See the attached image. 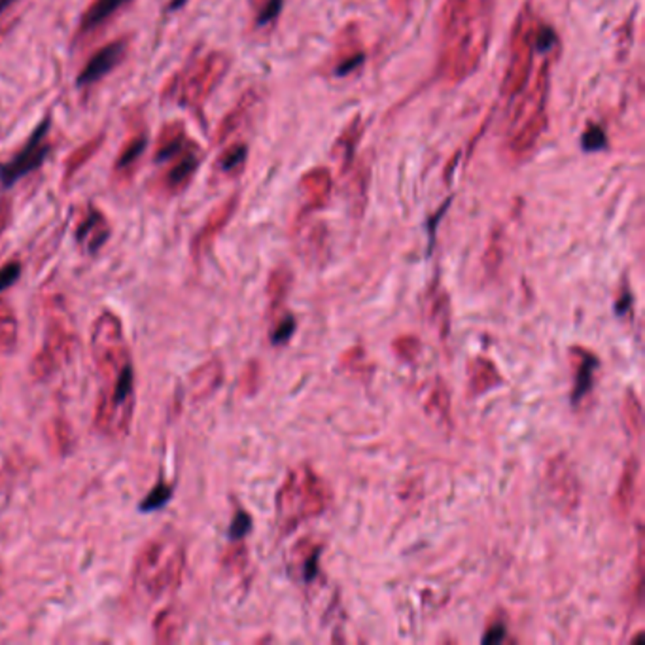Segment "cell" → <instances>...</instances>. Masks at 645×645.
Wrapping results in <instances>:
<instances>
[{"label": "cell", "instance_id": "cell-1", "mask_svg": "<svg viewBox=\"0 0 645 645\" xmlns=\"http://www.w3.org/2000/svg\"><path fill=\"white\" fill-rule=\"evenodd\" d=\"M101 394L95 426L106 436H125L135 413V369L118 316L105 311L91 333Z\"/></svg>", "mask_w": 645, "mask_h": 645}, {"label": "cell", "instance_id": "cell-2", "mask_svg": "<svg viewBox=\"0 0 645 645\" xmlns=\"http://www.w3.org/2000/svg\"><path fill=\"white\" fill-rule=\"evenodd\" d=\"M494 4L496 0H445L438 68L445 82H464L479 68L493 29Z\"/></svg>", "mask_w": 645, "mask_h": 645}, {"label": "cell", "instance_id": "cell-3", "mask_svg": "<svg viewBox=\"0 0 645 645\" xmlns=\"http://www.w3.org/2000/svg\"><path fill=\"white\" fill-rule=\"evenodd\" d=\"M553 58H545L525 93L509 108V152L525 159L536 148L547 128V99L551 89Z\"/></svg>", "mask_w": 645, "mask_h": 645}, {"label": "cell", "instance_id": "cell-4", "mask_svg": "<svg viewBox=\"0 0 645 645\" xmlns=\"http://www.w3.org/2000/svg\"><path fill=\"white\" fill-rule=\"evenodd\" d=\"M328 506V488L311 466H298L286 477L276 496V523L284 534L296 530L305 521L324 513Z\"/></svg>", "mask_w": 645, "mask_h": 645}, {"label": "cell", "instance_id": "cell-5", "mask_svg": "<svg viewBox=\"0 0 645 645\" xmlns=\"http://www.w3.org/2000/svg\"><path fill=\"white\" fill-rule=\"evenodd\" d=\"M184 547L169 532L152 540L136 560L135 581L150 598L175 593L184 573Z\"/></svg>", "mask_w": 645, "mask_h": 645}, {"label": "cell", "instance_id": "cell-6", "mask_svg": "<svg viewBox=\"0 0 645 645\" xmlns=\"http://www.w3.org/2000/svg\"><path fill=\"white\" fill-rule=\"evenodd\" d=\"M541 19L536 16L530 3H525L521 12L517 13L509 42V63L501 80V99L509 105L515 103L525 93L530 83L532 70H534V58L538 51V29Z\"/></svg>", "mask_w": 645, "mask_h": 645}, {"label": "cell", "instance_id": "cell-7", "mask_svg": "<svg viewBox=\"0 0 645 645\" xmlns=\"http://www.w3.org/2000/svg\"><path fill=\"white\" fill-rule=\"evenodd\" d=\"M545 486L558 511L573 513L581 503V483L566 455H556L545 468Z\"/></svg>", "mask_w": 645, "mask_h": 645}, {"label": "cell", "instance_id": "cell-8", "mask_svg": "<svg viewBox=\"0 0 645 645\" xmlns=\"http://www.w3.org/2000/svg\"><path fill=\"white\" fill-rule=\"evenodd\" d=\"M48 133H50V120H44L35 129L29 143L23 146L18 156L10 163L0 165V186L4 188L13 186L19 178L36 171L38 167L46 161L51 150L48 143Z\"/></svg>", "mask_w": 645, "mask_h": 645}, {"label": "cell", "instance_id": "cell-9", "mask_svg": "<svg viewBox=\"0 0 645 645\" xmlns=\"http://www.w3.org/2000/svg\"><path fill=\"white\" fill-rule=\"evenodd\" d=\"M228 68H229V59L226 55L210 53L208 58L199 61V65L191 70L190 76L182 82V93H180L182 103L190 105L203 103L208 93L218 86L221 76L228 73Z\"/></svg>", "mask_w": 645, "mask_h": 645}, {"label": "cell", "instance_id": "cell-10", "mask_svg": "<svg viewBox=\"0 0 645 645\" xmlns=\"http://www.w3.org/2000/svg\"><path fill=\"white\" fill-rule=\"evenodd\" d=\"M123 55H125V42L123 40L112 42V44L105 46L103 50H99L93 55L89 63L83 66L76 83L80 88H86V86H91V83H97L103 76H106L110 70L116 68V65L123 59Z\"/></svg>", "mask_w": 645, "mask_h": 645}, {"label": "cell", "instance_id": "cell-11", "mask_svg": "<svg viewBox=\"0 0 645 645\" xmlns=\"http://www.w3.org/2000/svg\"><path fill=\"white\" fill-rule=\"evenodd\" d=\"M331 186V173L326 167L308 169L299 180V190L305 198V213H313L324 206L330 201Z\"/></svg>", "mask_w": 645, "mask_h": 645}, {"label": "cell", "instance_id": "cell-12", "mask_svg": "<svg viewBox=\"0 0 645 645\" xmlns=\"http://www.w3.org/2000/svg\"><path fill=\"white\" fill-rule=\"evenodd\" d=\"M638 477H640V460L638 456H630L625 462L623 475L617 485L613 496V511L619 517H626L634 508L638 496Z\"/></svg>", "mask_w": 645, "mask_h": 645}, {"label": "cell", "instance_id": "cell-13", "mask_svg": "<svg viewBox=\"0 0 645 645\" xmlns=\"http://www.w3.org/2000/svg\"><path fill=\"white\" fill-rule=\"evenodd\" d=\"M68 346V338L61 328H51L48 333V339L42 353L36 356L33 363V373L38 378L48 377L55 368L59 366L61 358L65 356V350Z\"/></svg>", "mask_w": 645, "mask_h": 645}, {"label": "cell", "instance_id": "cell-14", "mask_svg": "<svg viewBox=\"0 0 645 645\" xmlns=\"http://www.w3.org/2000/svg\"><path fill=\"white\" fill-rule=\"evenodd\" d=\"M571 354L576 358V383L571 390V403L578 405L593 388L594 371L600 368V360L581 346H573Z\"/></svg>", "mask_w": 645, "mask_h": 645}, {"label": "cell", "instance_id": "cell-15", "mask_svg": "<svg viewBox=\"0 0 645 645\" xmlns=\"http://www.w3.org/2000/svg\"><path fill=\"white\" fill-rule=\"evenodd\" d=\"M363 135V123L360 116H354L353 121H350L346 128L343 129V133L335 140V144L331 148V156L333 159L339 163L341 173L348 171L350 165L354 161V153L358 150L360 138Z\"/></svg>", "mask_w": 645, "mask_h": 645}, {"label": "cell", "instance_id": "cell-16", "mask_svg": "<svg viewBox=\"0 0 645 645\" xmlns=\"http://www.w3.org/2000/svg\"><path fill=\"white\" fill-rule=\"evenodd\" d=\"M237 195H233L231 199H228L223 205H220L213 214H210V218L206 220L205 228L201 229V233L198 235V238H195V254H203V252L210 246V243L214 241V237L226 228V223L231 220L235 208H237Z\"/></svg>", "mask_w": 645, "mask_h": 645}, {"label": "cell", "instance_id": "cell-17", "mask_svg": "<svg viewBox=\"0 0 645 645\" xmlns=\"http://www.w3.org/2000/svg\"><path fill=\"white\" fill-rule=\"evenodd\" d=\"M468 375H470V390L473 396L486 394L488 390H493L501 383V375L494 366V361H490L488 358L483 356H477L470 361Z\"/></svg>", "mask_w": 645, "mask_h": 645}, {"label": "cell", "instance_id": "cell-18", "mask_svg": "<svg viewBox=\"0 0 645 645\" xmlns=\"http://www.w3.org/2000/svg\"><path fill=\"white\" fill-rule=\"evenodd\" d=\"M223 378V368L220 360H210L199 369H195L190 377V386L193 392V400H205L220 386Z\"/></svg>", "mask_w": 645, "mask_h": 645}, {"label": "cell", "instance_id": "cell-19", "mask_svg": "<svg viewBox=\"0 0 645 645\" xmlns=\"http://www.w3.org/2000/svg\"><path fill=\"white\" fill-rule=\"evenodd\" d=\"M108 235H110L108 223L103 218V214L97 213V210H93V213L86 218V221L82 223L80 229L76 231L78 243H82L83 246H86L88 252L99 250L106 243Z\"/></svg>", "mask_w": 645, "mask_h": 645}, {"label": "cell", "instance_id": "cell-20", "mask_svg": "<svg viewBox=\"0 0 645 645\" xmlns=\"http://www.w3.org/2000/svg\"><path fill=\"white\" fill-rule=\"evenodd\" d=\"M129 3H131V0H95V3L89 6V10L83 13L80 31L82 33L95 31L97 27H101L103 23H106L120 8H123L125 4H129Z\"/></svg>", "mask_w": 645, "mask_h": 645}, {"label": "cell", "instance_id": "cell-21", "mask_svg": "<svg viewBox=\"0 0 645 645\" xmlns=\"http://www.w3.org/2000/svg\"><path fill=\"white\" fill-rule=\"evenodd\" d=\"M201 158L198 156V152H182V158L178 159V163L173 167L171 173L167 175V186L171 190H180L188 184V180L193 176V173L198 171Z\"/></svg>", "mask_w": 645, "mask_h": 645}, {"label": "cell", "instance_id": "cell-22", "mask_svg": "<svg viewBox=\"0 0 645 645\" xmlns=\"http://www.w3.org/2000/svg\"><path fill=\"white\" fill-rule=\"evenodd\" d=\"M426 411L439 423H448L451 420V394L443 381H438L436 386L430 390V396L426 400Z\"/></svg>", "mask_w": 645, "mask_h": 645}, {"label": "cell", "instance_id": "cell-23", "mask_svg": "<svg viewBox=\"0 0 645 645\" xmlns=\"http://www.w3.org/2000/svg\"><path fill=\"white\" fill-rule=\"evenodd\" d=\"M254 103H256V95L252 93V91H248V93L243 97V99H241V103H238V105H237V106L229 112V114L226 116V120L221 121V125H220V131H218V140H220V143H221V140H226L231 133H235L238 128H241V123H243L245 116L248 114V110H250L252 106H254Z\"/></svg>", "mask_w": 645, "mask_h": 645}, {"label": "cell", "instance_id": "cell-24", "mask_svg": "<svg viewBox=\"0 0 645 645\" xmlns=\"http://www.w3.org/2000/svg\"><path fill=\"white\" fill-rule=\"evenodd\" d=\"M291 283H293V275L286 268V265H283V268H278V269H275L271 273L269 283H268V296H269V301H271L273 308L280 307L286 301V296H288V291L291 288Z\"/></svg>", "mask_w": 645, "mask_h": 645}, {"label": "cell", "instance_id": "cell-25", "mask_svg": "<svg viewBox=\"0 0 645 645\" xmlns=\"http://www.w3.org/2000/svg\"><path fill=\"white\" fill-rule=\"evenodd\" d=\"M18 339V320L13 315L12 307L0 299V346L4 350H12Z\"/></svg>", "mask_w": 645, "mask_h": 645}, {"label": "cell", "instance_id": "cell-26", "mask_svg": "<svg viewBox=\"0 0 645 645\" xmlns=\"http://www.w3.org/2000/svg\"><path fill=\"white\" fill-rule=\"evenodd\" d=\"M623 418H625L626 430L633 433L634 438H638L641 433V403L634 390L626 392L625 405H623Z\"/></svg>", "mask_w": 645, "mask_h": 645}, {"label": "cell", "instance_id": "cell-27", "mask_svg": "<svg viewBox=\"0 0 645 645\" xmlns=\"http://www.w3.org/2000/svg\"><path fill=\"white\" fill-rule=\"evenodd\" d=\"M173 500V486L167 485L165 481H159L156 486L150 490V494L140 501L138 509L143 513H150V511H159L163 509L167 503Z\"/></svg>", "mask_w": 645, "mask_h": 645}, {"label": "cell", "instance_id": "cell-28", "mask_svg": "<svg viewBox=\"0 0 645 645\" xmlns=\"http://www.w3.org/2000/svg\"><path fill=\"white\" fill-rule=\"evenodd\" d=\"M248 158V146L243 143L231 144L226 152L221 153V158L218 161V167L221 173H237L241 171V167L246 163Z\"/></svg>", "mask_w": 645, "mask_h": 645}, {"label": "cell", "instance_id": "cell-29", "mask_svg": "<svg viewBox=\"0 0 645 645\" xmlns=\"http://www.w3.org/2000/svg\"><path fill=\"white\" fill-rule=\"evenodd\" d=\"M431 320L441 333V338H447L448 326H451V311H448V298L443 290L438 291V296L431 301Z\"/></svg>", "mask_w": 645, "mask_h": 645}, {"label": "cell", "instance_id": "cell-30", "mask_svg": "<svg viewBox=\"0 0 645 645\" xmlns=\"http://www.w3.org/2000/svg\"><path fill=\"white\" fill-rule=\"evenodd\" d=\"M184 148H186V136H184V131H182V129H176V135H175V133H173V129H171L169 138H165V136L161 138L156 159H158V161L169 159V158L176 156V153H182V152H184Z\"/></svg>", "mask_w": 645, "mask_h": 645}, {"label": "cell", "instance_id": "cell-31", "mask_svg": "<svg viewBox=\"0 0 645 645\" xmlns=\"http://www.w3.org/2000/svg\"><path fill=\"white\" fill-rule=\"evenodd\" d=\"M175 621H176V613L173 610H167L158 617V623H156L158 641H176L178 640Z\"/></svg>", "mask_w": 645, "mask_h": 645}, {"label": "cell", "instance_id": "cell-32", "mask_svg": "<svg viewBox=\"0 0 645 645\" xmlns=\"http://www.w3.org/2000/svg\"><path fill=\"white\" fill-rule=\"evenodd\" d=\"M392 346H394V353L398 354V358H401L405 361H411L420 354V341L416 338H413V335H403V338H398Z\"/></svg>", "mask_w": 645, "mask_h": 645}, {"label": "cell", "instance_id": "cell-33", "mask_svg": "<svg viewBox=\"0 0 645 645\" xmlns=\"http://www.w3.org/2000/svg\"><path fill=\"white\" fill-rule=\"evenodd\" d=\"M144 148H146V138L144 136H136L133 143L121 152V156H120V159L116 163L118 169L121 171V169H128V167H131L140 156H143Z\"/></svg>", "mask_w": 645, "mask_h": 645}, {"label": "cell", "instance_id": "cell-34", "mask_svg": "<svg viewBox=\"0 0 645 645\" xmlns=\"http://www.w3.org/2000/svg\"><path fill=\"white\" fill-rule=\"evenodd\" d=\"M581 146L587 152H598L606 148V133L600 125H588V129L581 136Z\"/></svg>", "mask_w": 645, "mask_h": 645}, {"label": "cell", "instance_id": "cell-35", "mask_svg": "<svg viewBox=\"0 0 645 645\" xmlns=\"http://www.w3.org/2000/svg\"><path fill=\"white\" fill-rule=\"evenodd\" d=\"M250 530H252L250 515L246 511H243V509L237 511L235 517H233V521H231V526H229V538L233 541H238V540H243Z\"/></svg>", "mask_w": 645, "mask_h": 645}, {"label": "cell", "instance_id": "cell-36", "mask_svg": "<svg viewBox=\"0 0 645 645\" xmlns=\"http://www.w3.org/2000/svg\"><path fill=\"white\" fill-rule=\"evenodd\" d=\"M99 146H101V138H97V140H91V143H88V144L83 146L80 152L76 150V152H74V156L70 158V161H68V175H70V173H74L80 165L86 163V161L93 156V153L97 152V148H99Z\"/></svg>", "mask_w": 645, "mask_h": 645}, {"label": "cell", "instance_id": "cell-37", "mask_svg": "<svg viewBox=\"0 0 645 645\" xmlns=\"http://www.w3.org/2000/svg\"><path fill=\"white\" fill-rule=\"evenodd\" d=\"M293 331H296V320H293V316H284L278 322V326L271 335L273 345H284L291 338Z\"/></svg>", "mask_w": 645, "mask_h": 645}, {"label": "cell", "instance_id": "cell-38", "mask_svg": "<svg viewBox=\"0 0 645 645\" xmlns=\"http://www.w3.org/2000/svg\"><path fill=\"white\" fill-rule=\"evenodd\" d=\"M284 0H265L258 12V25H268L278 18L280 10H283Z\"/></svg>", "mask_w": 645, "mask_h": 645}, {"label": "cell", "instance_id": "cell-39", "mask_svg": "<svg viewBox=\"0 0 645 645\" xmlns=\"http://www.w3.org/2000/svg\"><path fill=\"white\" fill-rule=\"evenodd\" d=\"M21 275V263L19 261H10L3 269H0V293L8 290L13 283H18Z\"/></svg>", "mask_w": 645, "mask_h": 645}, {"label": "cell", "instance_id": "cell-40", "mask_svg": "<svg viewBox=\"0 0 645 645\" xmlns=\"http://www.w3.org/2000/svg\"><path fill=\"white\" fill-rule=\"evenodd\" d=\"M245 378H246L248 383H245L243 386H245V390H246L248 394H250V392H254V390H256V386H258V378H260V368H258V363H256V361L248 363V368L245 369Z\"/></svg>", "mask_w": 645, "mask_h": 645}, {"label": "cell", "instance_id": "cell-41", "mask_svg": "<svg viewBox=\"0 0 645 645\" xmlns=\"http://www.w3.org/2000/svg\"><path fill=\"white\" fill-rule=\"evenodd\" d=\"M503 638H506V625L496 623L493 626H488V630L483 636V641L485 643H500V641H503Z\"/></svg>", "mask_w": 645, "mask_h": 645}, {"label": "cell", "instance_id": "cell-42", "mask_svg": "<svg viewBox=\"0 0 645 645\" xmlns=\"http://www.w3.org/2000/svg\"><path fill=\"white\" fill-rule=\"evenodd\" d=\"M8 220H10V203L3 201L0 203V233L4 231Z\"/></svg>", "mask_w": 645, "mask_h": 645}, {"label": "cell", "instance_id": "cell-43", "mask_svg": "<svg viewBox=\"0 0 645 645\" xmlns=\"http://www.w3.org/2000/svg\"><path fill=\"white\" fill-rule=\"evenodd\" d=\"M13 3H18V0H0V13H3L4 10H8Z\"/></svg>", "mask_w": 645, "mask_h": 645}, {"label": "cell", "instance_id": "cell-44", "mask_svg": "<svg viewBox=\"0 0 645 645\" xmlns=\"http://www.w3.org/2000/svg\"><path fill=\"white\" fill-rule=\"evenodd\" d=\"M182 4H184V0H173V4H171V10H175V8L182 6Z\"/></svg>", "mask_w": 645, "mask_h": 645}]
</instances>
